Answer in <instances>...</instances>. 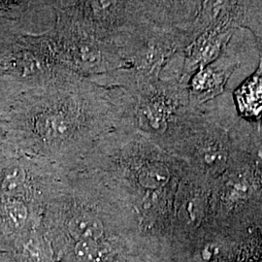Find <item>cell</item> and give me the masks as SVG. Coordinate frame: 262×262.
Wrapping results in <instances>:
<instances>
[{
	"label": "cell",
	"mask_w": 262,
	"mask_h": 262,
	"mask_svg": "<svg viewBox=\"0 0 262 262\" xmlns=\"http://www.w3.org/2000/svg\"><path fill=\"white\" fill-rule=\"evenodd\" d=\"M29 85L17 108L21 148L34 159H84L118 128L107 90L84 76L55 67L26 78Z\"/></svg>",
	"instance_id": "obj_1"
},
{
	"label": "cell",
	"mask_w": 262,
	"mask_h": 262,
	"mask_svg": "<svg viewBox=\"0 0 262 262\" xmlns=\"http://www.w3.org/2000/svg\"><path fill=\"white\" fill-rule=\"evenodd\" d=\"M239 144L201 109L184 123L169 152L185 160L206 180L221 177L233 163Z\"/></svg>",
	"instance_id": "obj_2"
},
{
	"label": "cell",
	"mask_w": 262,
	"mask_h": 262,
	"mask_svg": "<svg viewBox=\"0 0 262 262\" xmlns=\"http://www.w3.org/2000/svg\"><path fill=\"white\" fill-rule=\"evenodd\" d=\"M239 66L237 56L225 51L215 61L196 70L187 84L190 106L200 109L201 105L223 94L229 78Z\"/></svg>",
	"instance_id": "obj_3"
},
{
	"label": "cell",
	"mask_w": 262,
	"mask_h": 262,
	"mask_svg": "<svg viewBox=\"0 0 262 262\" xmlns=\"http://www.w3.org/2000/svg\"><path fill=\"white\" fill-rule=\"evenodd\" d=\"M234 29H213L200 34L185 48V60L178 81L187 88L191 75L222 56L234 34Z\"/></svg>",
	"instance_id": "obj_4"
},
{
	"label": "cell",
	"mask_w": 262,
	"mask_h": 262,
	"mask_svg": "<svg viewBox=\"0 0 262 262\" xmlns=\"http://www.w3.org/2000/svg\"><path fill=\"white\" fill-rule=\"evenodd\" d=\"M246 5L238 1H204L188 26L191 41L213 29H234L243 24Z\"/></svg>",
	"instance_id": "obj_5"
},
{
	"label": "cell",
	"mask_w": 262,
	"mask_h": 262,
	"mask_svg": "<svg viewBox=\"0 0 262 262\" xmlns=\"http://www.w3.org/2000/svg\"><path fill=\"white\" fill-rule=\"evenodd\" d=\"M240 115L249 122H262V56L257 69L235 92Z\"/></svg>",
	"instance_id": "obj_6"
},
{
	"label": "cell",
	"mask_w": 262,
	"mask_h": 262,
	"mask_svg": "<svg viewBox=\"0 0 262 262\" xmlns=\"http://www.w3.org/2000/svg\"><path fill=\"white\" fill-rule=\"evenodd\" d=\"M68 230L79 241H97L103 235L104 226L97 216L90 213H80L70 220Z\"/></svg>",
	"instance_id": "obj_7"
},
{
	"label": "cell",
	"mask_w": 262,
	"mask_h": 262,
	"mask_svg": "<svg viewBox=\"0 0 262 262\" xmlns=\"http://www.w3.org/2000/svg\"><path fill=\"white\" fill-rule=\"evenodd\" d=\"M242 147L248 167L257 188L262 189V138L259 131L253 132Z\"/></svg>",
	"instance_id": "obj_8"
},
{
	"label": "cell",
	"mask_w": 262,
	"mask_h": 262,
	"mask_svg": "<svg viewBox=\"0 0 262 262\" xmlns=\"http://www.w3.org/2000/svg\"><path fill=\"white\" fill-rule=\"evenodd\" d=\"M77 258L82 262H96L100 260L103 255L102 247L97 241H79L76 244L75 250Z\"/></svg>",
	"instance_id": "obj_9"
},
{
	"label": "cell",
	"mask_w": 262,
	"mask_h": 262,
	"mask_svg": "<svg viewBox=\"0 0 262 262\" xmlns=\"http://www.w3.org/2000/svg\"><path fill=\"white\" fill-rule=\"evenodd\" d=\"M7 213L13 223L18 226H21L28 219V209L26 205L19 201L10 202L7 205Z\"/></svg>",
	"instance_id": "obj_10"
}]
</instances>
